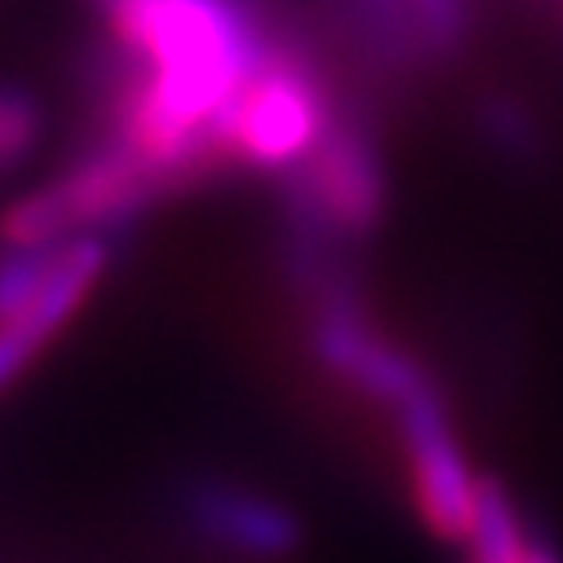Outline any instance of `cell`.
Returning <instances> with one entry per match:
<instances>
[{
	"instance_id": "obj_1",
	"label": "cell",
	"mask_w": 563,
	"mask_h": 563,
	"mask_svg": "<svg viewBox=\"0 0 563 563\" xmlns=\"http://www.w3.org/2000/svg\"><path fill=\"white\" fill-rule=\"evenodd\" d=\"M333 111L338 102L316 54L298 32L279 27L266 63L222 107L213 137L227 165L285 178L316 152Z\"/></svg>"
},
{
	"instance_id": "obj_2",
	"label": "cell",
	"mask_w": 563,
	"mask_h": 563,
	"mask_svg": "<svg viewBox=\"0 0 563 563\" xmlns=\"http://www.w3.org/2000/svg\"><path fill=\"white\" fill-rule=\"evenodd\" d=\"M169 187L124 137L107 133L54 183L19 196L0 213V244H63L71 235H107L143 218Z\"/></svg>"
},
{
	"instance_id": "obj_3",
	"label": "cell",
	"mask_w": 563,
	"mask_h": 563,
	"mask_svg": "<svg viewBox=\"0 0 563 563\" xmlns=\"http://www.w3.org/2000/svg\"><path fill=\"white\" fill-rule=\"evenodd\" d=\"M285 213L294 240L346 244L382 227L386 213V169L373 124L355 111H333L316 152L285 174Z\"/></svg>"
},
{
	"instance_id": "obj_4",
	"label": "cell",
	"mask_w": 563,
	"mask_h": 563,
	"mask_svg": "<svg viewBox=\"0 0 563 563\" xmlns=\"http://www.w3.org/2000/svg\"><path fill=\"white\" fill-rule=\"evenodd\" d=\"M311 294H316V307H311L307 342H311L316 364L324 373H333L342 386H351L368 404H382L386 412H399L408 399H417L421 390L435 386V377L404 346H395L390 338L377 333L364 302L338 275L320 279Z\"/></svg>"
},
{
	"instance_id": "obj_5",
	"label": "cell",
	"mask_w": 563,
	"mask_h": 563,
	"mask_svg": "<svg viewBox=\"0 0 563 563\" xmlns=\"http://www.w3.org/2000/svg\"><path fill=\"white\" fill-rule=\"evenodd\" d=\"M395 417L399 431V453H404V475H408V497L412 510L435 541L462 545L471 519H475V497H479V475L453 431L449 404L440 386L421 390L408 399Z\"/></svg>"
},
{
	"instance_id": "obj_6",
	"label": "cell",
	"mask_w": 563,
	"mask_h": 563,
	"mask_svg": "<svg viewBox=\"0 0 563 563\" xmlns=\"http://www.w3.org/2000/svg\"><path fill=\"white\" fill-rule=\"evenodd\" d=\"M183 523L191 537L235 563H289L307 545L302 515L253 484L200 475L178 493Z\"/></svg>"
},
{
	"instance_id": "obj_7",
	"label": "cell",
	"mask_w": 563,
	"mask_h": 563,
	"mask_svg": "<svg viewBox=\"0 0 563 563\" xmlns=\"http://www.w3.org/2000/svg\"><path fill=\"white\" fill-rule=\"evenodd\" d=\"M107 266H111L107 235H71L58 244L45 289L32 298V307H23L14 320L0 324V399H5L23 382V373L63 338V329L80 316V307L102 285Z\"/></svg>"
},
{
	"instance_id": "obj_8",
	"label": "cell",
	"mask_w": 563,
	"mask_h": 563,
	"mask_svg": "<svg viewBox=\"0 0 563 563\" xmlns=\"http://www.w3.org/2000/svg\"><path fill=\"white\" fill-rule=\"evenodd\" d=\"M462 563H563V554L537 523L523 519L501 479L479 475L475 519L462 537Z\"/></svg>"
},
{
	"instance_id": "obj_9",
	"label": "cell",
	"mask_w": 563,
	"mask_h": 563,
	"mask_svg": "<svg viewBox=\"0 0 563 563\" xmlns=\"http://www.w3.org/2000/svg\"><path fill=\"white\" fill-rule=\"evenodd\" d=\"M58 244H0V324L14 320L45 289Z\"/></svg>"
},
{
	"instance_id": "obj_10",
	"label": "cell",
	"mask_w": 563,
	"mask_h": 563,
	"mask_svg": "<svg viewBox=\"0 0 563 563\" xmlns=\"http://www.w3.org/2000/svg\"><path fill=\"white\" fill-rule=\"evenodd\" d=\"M45 111L23 85H0V178L19 169L41 143Z\"/></svg>"
},
{
	"instance_id": "obj_11",
	"label": "cell",
	"mask_w": 563,
	"mask_h": 563,
	"mask_svg": "<svg viewBox=\"0 0 563 563\" xmlns=\"http://www.w3.org/2000/svg\"><path fill=\"white\" fill-rule=\"evenodd\" d=\"M479 129L488 137V147L510 156V161H532L541 156V133L532 115L515 98H484L479 102Z\"/></svg>"
},
{
	"instance_id": "obj_12",
	"label": "cell",
	"mask_w": 563,
	"mask_h": 563,
	"mask_svg": "<svg viewBox=\"0 0 563 563\" xmlns=\"http://www.w3.org/2000/svg\"><path fill=\"white\" fill-rule=\"evenodd\" d=\"M102 5H107V10H111V5H115V0H102Z\"/></svg>"
}]
</instances>
